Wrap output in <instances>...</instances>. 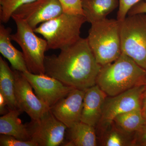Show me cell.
Masks as SVG:
<instances>
[{"label": "cell", "instance_id": "cell-1", "mask_svg": "<svg viewBox=\"0 0 146 146\" xmlns=\"http://www.w3.org/2000/svg\"><path fill=\"white\" fill-rule=\"evenodd\" d=\"M102 66L96 60L87 38L60 50L58 55L46 56L45 74L74 89L85 90L96 84Z\"/></svg>", "mask_w": 146, "mask_h": 146}, {"label": "cell", "instance_id": "cell-2", "mask_svg": "<svg viewBox=\"0 0 146 146\" xmlns=\"http://www.w3.org/2000/svg\"><path fill=\"white\" fill-rule=\"evenodd\" d=\"M146 70L122 52L112 63L102 66L96 84L108 97L117 96L144 84Z\"/></svg>", "mask_w": 146, "mask_h": 146}, {"label": "cell", "instance_id": "cell-3", "mask_svg": "<svg viewBox=\"0 0 146 146\" xmlns=\"http://www.w3.org/2000/svg\"><path fill=\"white\" fill-rule=\"evenodd\" d=\"M91 25L86 38L96 60L102 66L112 63L122 53L120 22L106 18Z\"/></svg>", "mask_w": 146, "mask_h": 146}, {"label": "cell", "instance_id": "cell-4", "mask_svg": "<svg viewBox=\"0 0 146 146\" xmlns=\"http://www.w3.org/2000/svg\"><path fill=\"white\" fill-rule=\"evenodd\" d=\"M87 22L83 15L63 13L52 20L42 23L35 29L47 42V49L61 50L73 44L81 38L80 29Z\"/></svg>", "mask_w": 146, "mask_h": 146}, {"label": "cell", "instance_id": "cell-5", "mask_svg": "<svg viewBox=\"0 0 146 146\" xmlns=\"http://www.w3.org/2000/svg\"><path fill=\"white\" fill-rule=\"evenodd\" d=\"M16 23V32L11 35V39L20 46L30 72L45 74V53L48 50L46 39L38 37L34 30L25 21L12 15Z\"/></svg>", "mask_w": 146, "mask_h": 146}, {"label": "cell", "instance_id": "cell-6", "mask_svg": "<svg viewBox=\"0 0 146 146\" xmlns=\"http://www.w3.org/2000/svg\"><path fill=\"white\" fill-rule=\"evenodd\" d=\"M120 22L122 52L146 70V14L128 16Z\"/></svg>", "mask_w": 146, "mask_h": 146}, {"label": "cell", "instance_id": "cell-7", "mask_svg": "<svg viewBox=\"0 0 146 146\" xmlns=\"http://www.w3.org/2000/svg\"><path fill=\"white\" fill-rule=\"evenodd\" d=\"M26 125L31 141L36 146L63 145L68 128L50 110L38 119L31 120Z\"/></svg>", "mask_w": 146, "mask_h": 146}, {"label": "cell", "instance_id": "cell-8", "mask_svg": "<svg viewBox=\"0 0 146 146\" xmlns=\"http://www.w3.org/2000/svg\"><path fill=\"white\" fill-rule=\"evenodd\" d=\"M144 84L138 85L112 97H107L101 117L97 126L101 131L113 122L118 115L141 108Z\"/></svg>", "mask_w": 146, "mask_h": 146}, {"label": "cell", "instance_id": "cell-9", "mask_svg": "<svg viewBox=\"0 0 146 146\" xmlns=\"http://www.w3.org/2000/svg\"><path fill=\"white\" fill-rule=\"evenodd\" d=\"M22 74L34 89L36 96L50 108L74 89L45 74H37L29 72Z\"/></svg>", "mask_w": 146, "mask_h": 146}, {"label": "cell", "instance_id": "cell-10", "mask_svg": "<svg viewBox=\"0 0 146 146\" xmlns=\"http://www.w3.org/2000/svg\"><path fill=\"white\" fill-rule=\"evenodd\" d=\"M63 13L58 0H36L21 6L13 13L33 30L39 24L58 17Z\"/></svg>", "mask_w": 146, "mask_h": 146}, {"label": "cell", "instance_id": "cell-11", "mask_svg": "<svg viewBox=\"0 0 146 146\" xmlns=\"http://www.w3.org/2000/svg\"><path fill=\"white\" fill-rule=\"evenodd\" d=\"M15 78V94L18 108L25 112L31 120L42 117L50 110L33 91V88L21 72L13 69Z\"/></svg>", "mask_w": 146, "mask_h": 146}, {"label": "cell", "instance_id": "cell-12", "mask_svg": "<svg viewBox=\"0 0 146 146\" xmlns=\"http://www.w3.org/2000/svg\"><path fill=\"white\" fill-rule=\"evenodd\" d=\"M85 92L84 90L73 89L66 97L50 108V111L67 127H71L81 121Z\"/></svg>", "mask_w": 146, "mask_h": 146}, {"label": "cell", "instance_id": "cell-13", "mask_svg": "<svg viewBox=\"0 0 146 146\" xmlns=\"http://www.w3.org/2000/svg\"><path fill=\"white\" fill-rule=\"evenodd\" d=\"M107 97L97 84L86 89L80 121L96 127L101 117L103 108Z\"/></svg>", "mask_w": 146, "mask_h": 146}, {"label": "cell", "instance_id": "cell-14", "mask_svg": "<svg viewBox=\"0 0 146 146\" xmlns=\"http://www.w3.org/2000/svg\"><path fill=\"white\" fill-rule=\"evenodd\" d=\"M9 27L0 25V52L10 62L13 69L21 72H29L23 52L11 43V32Z\"/></svg>", "mask_w": 146, "mask_h": 146}, {"label": "cell", "instance_id": "cell-15", "mask_svg": "<svg viewBox=\"0 0 146 146\" xmlns=\"http://www.w3.org/2000/svg\"><path fill=\"white\" fill-rule=\"evenodd\" d=\"M63 146H96L98 145L95 127L80 121L68 128Z\"/></svg>", "mask_w": 146, "mask_h": 146}, {"label": "cell", "instance_id": "cell-16", "mask_svg": "<svg viewBox=\"0 0 146 146\" xmlns=\"http://www.w3.org/2000/svg\"><path fill=\"white\" fill-rule=\"evenodd\" d=\"M20 110H9L0 117V134L9 135L23 141H31L26 124L22 123Z\"/></svg>", "mask_w": 146, "mask_h": 146}, {"label": "cell", "instance_id": "cell-17", "mask_svg": "<svg viewBox=\"0 0 146 146\" xmlns=\"http://www.w3.org/2000/svg\"><path fill=\"white\" fill-rule=\"evenodd\" d=\"M84 15L90 23L102 21L119 6V0H82Z\"/></svg>", "mask_w": 146, "mask_h": 146}, {"label": "cell", "instance_id": "cell-18", "mask_svg": "<svg viewBox=\"0 0 146 146\" xmlns=\"http://www.w3.org/2000/svg\"><path fill=\"white\" fill-rule=\"evenodd\" d=\"M0 93L6 100L9 110H20L15 97L14 72L1 56L0 57Z\"/></svg>", "mask_w": 146, "mask_h": 146}, {"label": "cell", "instance_id": "cell-19", "mask_svg": "<svg viewBox=\"0 0 146 146\" xmlns=\"http://www.w3.org/2000/svg\"><path fill=\"white\" fill-rule=\"evenodd\" d=\"M101 142L102 146H136L135 134L124 131L114 122L102 131Z\"/></svg>", "mask_w": 146, "mask_h": 146}, {"label": "cell", "instance_id": "cell-20", "mask_svg": "<svg viewBox=\"0 0 146 146\" xmlns=\"http://www.w3.org/2000/svg\"><path fill=\"white\" fill-rule=\"evenodd\" d=\"M145 121L141 108H139L118 115L113 122L125 132L135 134Z\"/></svg>", "mask_w": 146, "mask_h": 146}, {"label": "cell", "instance_id": "cell-21", "mask_svg": "<svg viewBox=\"0 0 146 146\" xmlns=\"http://www.w3.org/2000/svg\"><path fill=\"white\" fill-rule=\"evenodd\" d=\"M36 0H0V20L2 23H7L13 13L18 8Z\"/></svg>", "mask_w": 146, "mask_h": 146}, {"label": "cell", "instance_id": "cell-22", "mask_svg": "<svg viewBox=\"0 0 146 146\" xmlns=\"http://www.w3.org/2000/svg\"><path fill=\"white\" fill-rule=\"evenodd\" d=\"M62 6L63 13L83 15L82 0H58Z\"/></svg>", "mask_w": 146, "mask_h": 146}, {"label": "cell", "instance_id": "cell-23", "mask_svg": "<svg viewBox=\"0 0 146 146\" xmlns=\"http://www.w3.org/2000/svg\"><path fill=\"white\" fill-rule=\"evenodd\" d=\"M1 146H36L32 141H23L9 135L1 134Z\"/></svg>", "mask_w": 146, "mask_h": 146}, {"label": "cell", "instance_id": "cell-24", "mask_svg": "<svg viewBox=\"0 0 146 146\" xmlns=\"http://www.w3.org/2000/svg\"><path fill=\"white\" fill-rule=\"evenodd\" d=\"M141 1L142 0H119L117 20L119 22L123 21L131 7Z\"/></svg>", "mask_w": 146, "mask_h": 146}, {"label": "cell", "instance_id": "cell-25", "mask_svg": "<svg viewBox=\"0 0 146 146\" xmlns=\"http://www.w3.org/2000/svg\"><path fill=\"white\" fill-rule=\"evenodd\" d=\"M136 146H142L146 142V119L141 128L135 133L134 135Z\"/></svg>", "mask_w": 146, "mask_h": 146}, {"label": "cell", "instance_id": "cell-26", "mask_svg": "<svg viewBox=\"0 0 146 146\" xmlns=\"http://www.w3.org/2000/svg\"><path fill=\"white\" fill-rule=\"evenodd\" d=\"M142 13L146 14V0H142L133 6L129 11L127 15L132 16Z\"/></svg>", "mask_w": 146, "mask_h": 146}, {"label": "cell", "instance_id": "cell-27", "mask_svg": "<svg viewBox=\"0 0 146 146\" xmlns=\"http://www.w3.org/2000/svg\"><path fill=\"white\" fill-rule=\"evenodd\" d=\"M7 106V102L6 100L1 93H0V114L3 115L6 114L9 112V109H7L6 107Z\"/></svg>", "mask_w": 146, "mask_h": 146}, {"label": "cell", "instance_id": "cell-28", "mask_svg": "<svg viewBox=\"0 0 146 146\" xmlns=\"http://www.w3.org/2000/svg\"><path fill=\"white\" fill-rule=\"evenodd\" d=\"M141 110L144 118L146 119V100H144L142 101Z\"/></svg>", "mask_w": 146, "mask_h": 146}, {"label": "cell", "instance_id": "cell-29", "mask_svg": "<svg viewBox=\"0 0 146 146\" xmlns=\"http://www.w3.org/2000/svg\"><path fill=\"white\" fill-rule=\"evenodd\" d=\"M144 90L143 95V101L144 100H146V78L144 82Z\"/></svg>", "mask_w": 146, "mask_h": 146}, {"label": "cell", "instance_id": "cell-30", "mask_svg": "<svg viewBox=\"0 0 146 146\" xmlns=\"http://www.w3.org/2000/svg\"><path fill=\"white\" fill-rule=\"evenodd\" d=\"M142 146H146V142L145 143H144L143 144V145H142Z\"/></svg>", "mask_w": 146, "mask_h": 146}, {"label": "cell", "instance_id": "cell-31", "mask_svg": "<svg viewBox=\"0 0 146 146\" xmlns=\"http://www.w3.org/2000/svg\"></svg>", "mask_w": 146, "mask_h": 146}]
</instances>
